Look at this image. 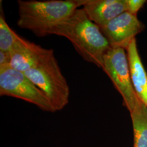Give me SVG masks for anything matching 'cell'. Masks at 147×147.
I'll use <instances>...</instances> for the list:
<instances>
[{
    "instance_id": "cell-6",
    "label": "cell",
    "mask_w": 147,
    "mask_h": 147,
    "mask_svg": "<svg viewBox=\"0 0 147 147\" xmlns=\"http://www.w3.org/2000/svg\"><path fill=\"white\" fill-rule=\"evenodd\" d=\"M112 48L126 50L138 34L144 29V25L137 16L125 11L99 27Z\"/></svg>"
},
{
    "instance_id": "cell-10",
    "label": "cell",
    "mask_w": 147,
    "mask_h": 147,
    "mask_svg": "<svg viewBox=\"0 0 147 147\" xmlns=\"http://www.w3.org/2000/svg\"><path fill=\"white\" fill-rule=\"evenodd\" d=\"M134 131V147H147V107L142 101L130 113Z\"/></svg>"
},
{
    "instance_id": "cell-12",
    "label": "cell",
    "mask_w": 147,
    "mask_h": 147,
    "mask_svg": "<svg viewBox=\"0 0 147 147\" xmlns=\"http://www.w3.org/2000/svg\"><path fill=\"white\" fill-rule=\"evenodd\" d=\"M146 2L147 1L146 0H126V11L137 16L138 11Z\"/></svg>"
},
{
    "instance_id": "cell-3",
    "label": "cell",
    "mask_w": 147,
    "mask_h": 147,
    "mask_svg": "<svg viewBox=\"0 0 147 147\" xmlns=\"http://www.w3.org/2000/svg\"><path fill=\"white\" fill-rule=\"evenodd\" d=\"M24 74L47 95L56 111L68 104L69 87L53 49H48L37 65Z\"/></svg>"
},
{
    "instance_id": "cell-7",
    "label": "cell",
    "mask_w": 147,
    "mask_h": 147,
    "mask_svg": "<svg viewBox=\"0 0 147 147\" xmlns=\"http://www.w3.org/2000/svg\"><path fill=\"white\" fill-rule=\"evenodd\" d=\"M47 50L19 36L9 53V67L24 73L34 68Z\"/></svg>"
},
{
    "instance_id": "cell-13",
    "label": "cell",
    "mask_w": 147,
    "mask_h": 147,
    "mask_svg": "<svg viewBox=\"0 0 147 147\" xmlns=\"http://www.w3.org/2000/svg\"><path fill=\"white\" fill-rule=\"evenodd\" d=\"M10 54L9 53L0 51V68L9 66Z\"/></svg>"
},
{
    "instance_id": "cell-11",
    "label": "cell",
    "mask_w": 147,
    "mask_h": 147,
    "mask_svg": "<svg viewBox=\"0 0 147 147\" xmlns=\"http://www.w3.org/2000/svg\"><path fill=\"white\" fill-rule=\"evenodd\" d=\"M2 11L1 6L0 51L9 53L19 35L8 26Z\"/></svg>"
},
{
    "instance_id": "cell-4",
    "label": "cell",
    "mask_w": 147,
    "mask_h": 147,
    "mask_svg": "<svg viewBox=\"0 0 147 147\" xmlns=\"http://www.w3.org/2000/svg\"><path fill=\"white\" fill-rule=\"evenodd\" d=\"M0 95L25 100L44 111L56 112L42 90L23 73L9 66L0 68Z\"/></svg>"
},
{
    "instance_id": "cell-8",
    "label": "cell",
    "mask_w": 147,
    "mask_h": 147,
    "mask_svg": "<svg viewBox=\"0 0 147 147\" xmlns=\"http://www.w3.org/2000/svg\"><path fill=\"white\" fill-rule=\"evenodd\" d=\"M80 2L89 19L99 27L127 11L126 0H80Z\"/></svg>"
},
{
    "instance_id": "cell-5",
    "label": "cell",
    "mask_w": 147,
    "mask_h": 147,
    "mask_svg": "<svg viewBox=\"0 0 147 147\" xmlns=\"http://www.w3.org/2000/svg\"><path fill=\"white\" fill-rule=\"evenodd\" d=\"M102 70L121 95L123 105L131 112L140 102L132 84L125 50L112 48L105 55Z\"/></svg>"
},
{
    "instance_id": "cell-9",
    "label": "cell",
    "mask_w": 147,
    "mask_h": 147,
    "mask_svg": "<svg viewBox=\"0 0 147 147\" xmlns=\"http://www.w3.org/2000/svg\"><path fill=\"white\" fill-rule=\"evenodd\" d=\"M132 84L138 99L147 107V73L134 39L126 49Z\"/></svg>"
},
{
    "instance_id": "cell-1",
    "label": "cell",
    "mask_w": 147,
    "mask_h": 147,
    "mask_svg": "<svg viewBox=\"0 0 147 147\" xmlns=\"http://www.w3.org/2000/svg\"><path fill=\"white\" fill-rule=\"evenodd\" d=\"M65 37L84 61L100 68L105 55L112 49L100 27L91 21L83 8L77 9L48 32Z\"/></svg>"
},
{
    "instance_id": "cell-2",
    "label": "cell",
    "mask_w": 147,
    "mask_h": 147,
    "mask_svg": "<svg viewBox=\"0 0 147 147\" xmlns=\"http://www.w3.org/2000/svg\"><path fill=\"white\" fill-rule=\"evenodd\" d=\"M18 4V26L38 37L48 36L53 27L81 6L80 0H19Z\"/></svg>"
}]
</instances>
